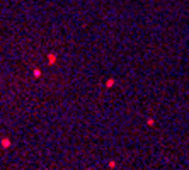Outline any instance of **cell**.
<instances>
[{
	"mask_svg": "<svg viewBox=\"0 0 189 170\" xmlns=\"http://www.w3.org/2000/svg\"><path fill=\"white\" fill-rule=\"evenodd\" d=\"M2 146L9 148V146H10V140H9V138H4V140H2Z\"/></svg>",
	"mask_w": 189,
	"mask_h": 170,
	"instance_id": "obj_1",
	"label": "cell"
}]
</instances>
